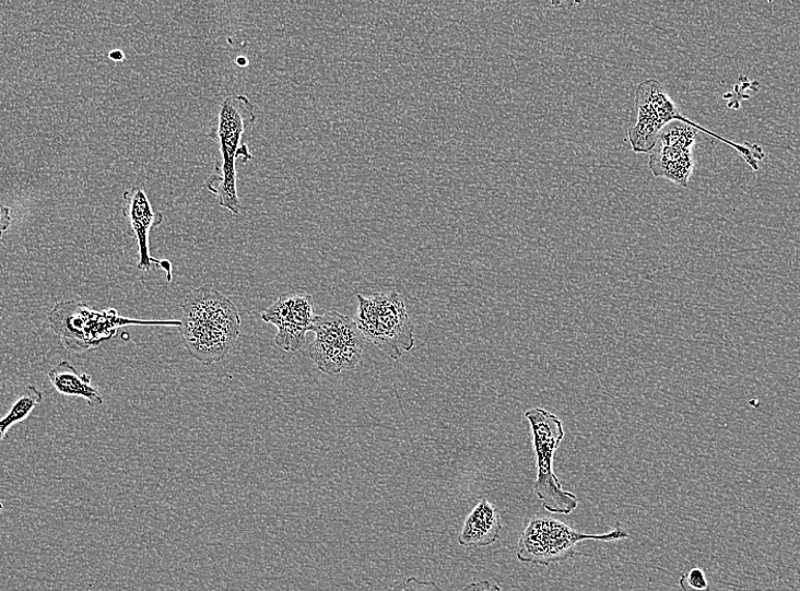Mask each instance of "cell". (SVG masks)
Listing matches in <instances>:
<instances>
[{
    "instance_id": "obj_3",
    "label": "cell",
    "mask_w": 800,
    "mask_h": 591,
    "mask_svg": "<svg viewBox=\"0 0 800 591\" xmlns=\"http://www.w3.org/2000/svg\"><path fill=\"white\" fill-rule=\"evenodd\" d=\"M636 123L627 130L628 142L635 153H649L661 130L672 121H681L707 135L719 139L720 142L737 151L754 172L760 170L758 162L764 158V152L760 146L749 143L737 144L684 117L659 81L649 79L639 83L636 91Z\"/></svg>"
},
{
    "instance_id": "obj_22",
    "label": "cell",
    "mask_w": 800,
    "mask_h": 591,
    "mask_svg": "<svg viewBox=\"0 0 800 591\" xmlns=\"http://www.w3.org/2000/svg\"><path fill=\"white\" fill-rule=\"evenodd\" d=\"M236 64L239 68H246L249 64V61L245 58V56H239V58L236 60Z\"/></svg>"
},
{
    "instance_id": "obj_11",
    "label": "cell",
    "mask_w": 800,
    "mask_h": 591,
    "mask_svg": "<svg viewBox=\"0 0 800 591\" xmlns=\"http://www.w3.org/2000/svg\"><path fill=\"white\" fill-rule=\"evenodd\" d=\"M503 529L499 511L487 499H481L468 516L459 536V544L468 548L494 545Z\"/></svg>"
},
{
    "instance_id": "obj_9",
    "label": "cell",
    "mask_w": 800,
    "mask_h": 591,
    "mask_svg": "<svg viewBox=\"0 0 800 591\" xmlns=\"http://www.w3.org/2000/svg\"><path fill=\"white\" fill-rule=\"evenodd\" d=\"M311 296L303 291L282 294L262 312L264 322L278 328L275 345L284 352H297L306 344L314 319Z\"/></svg>"
},
{
    "instance_id": "obj_6",
    "label": "cell",
    "mask_w": 800,
    "mask_h": 591,
    "mask_svg": "<svg viewBox=\"0 0 800 591\" xmlns=\"http://www.w3.org/2000/svg\"><path fill=\"white\" fill-rule=\"evenodd\" d=\"M525 416L530 424L536 458L533 492L546 511L568 516L578 509L579 498L564 490L554 472L555 453L565 436L562 421L557 415L539 407L528 410Z\"/></svg>"
},
{
    "instance_id": "obj_23",
    "label": "cell",
    "mask_w": 800,
    "mask_h": 591,
    "mask_svg": "<svg viewBox=\"0 0 800 591\" xmlns=\"http://www.w3.org/2000/svg\"><path fill=\"white\" fill-rule=\"evenodd\" d=\"M4 511V504L2 500H0V515H2Z\"/></svg>"
},
{
    "instance_id": "obj_14",
    "label": "cell",
    "mask_w": 800,
    "mask_h": 591,
    "mask_svg": "<svg viewBox=\"0 0 800 591\" xmlns=\"http://www.w3.org/2000/svg\"><path fill=\"white\" fill-rule=\"evenodd\" d=\"M699 132L691 125L672 121L661 130L656 144L681 151H694Z\"/></svg>"
},
{
    "instance_id": "obj_15",
    "label": "cell",
    "mask_w": 800,
    "mask_h": 591,
    "mask_svg": "<svg viewBox=\"0 0 800 591\" xmlns=\"http://www.w3.org/2000/svg\"><path fill=\"white\" fill-rule=\"evenodd\" d=\"M43 400V392L36 386L28 385L13 404L8 415L0 421L10 430L14 425L20 424V422L31 416Z\"/></svg>"
},
{
    "instance_id": "obj_17",
    "label": "cell",
    "mask_w": 800,
    "mask_h": 591,
    "mask_svg": "<svg viewBox=\"0 0 800 591\" xmlns=\"http://www.w3.org/2000/svg\"><path fill=\"white\" fill-rule=\"evenodd\" d=\"M389 591H443L436 582L421 581L417 578H410L399 583Z\"/></svg>"
},
{
    "instance_id": "obj_5",
    "label": "cell",
    "mask_w": 800,
    "mask_h": 591,
    "mask_svg": "<svg viewBox=\"0 0 800 591\" xmlns=\"http://www.w3.org/2000/svg\"><path fill=\"white\" fill-rule=\"evenodd\" d=\"M50 329L61 338L64 347L73 353H85L99 347L129 324L177 326L180 321H136L122 318L116 309L99 312L87 304L68 300L56 304L47 317Z\"/></svg>"
},
{
    "instance_id": "obj_2",
    "label": "cell",
    "mask_w": 800,
    "mask_h": 591,
    "mask_svg": "<svg viewBox=\"0 0 800 591\" xmlns=\"http://www.w3.org/2000/svg\"><path fill=\"white\" fill-rule=\"evenodd\" d=\"M257 120L254 104L245 95L227 96L221 104L217 123L210 131L209 138L217 146L215 175L211 176L205 188L215 194L222 209L234 215L242 212V202L237 188L238 159L243 164L254 159L249 147L243 142L245 132Z\"/></svg>"
},
{
    "instance_id": "obj_1",
    "label": "cell",
    "mask_w": 800,
    "mask_h": 591,
    "mask_svg": "<svg viewBox=\"0 0 800 591\" xmlns=\"http://www.w3.org/2000/svg\"><path fill=\"white\" fill-rule=\"evenodd\" d=\"M180 333L189 354L205 365L226 357L240 334L236 305L217 291H192L181 305Z\"/></svg>"
},
{
    "instance_id": "obj_19",
    "label": "cell",
    "mask_w": 800,
    "mask_h": 591,
    "mask_svg": "<svg viewBox=\"0 0 800 591\" xmlns=\"http://www.w3.org/2000/svg\"><path fill=\"white\" fill-rule=\"evenodd\" d=\"M11 223L12 216L10 208L0 205V239H2L5 232L10 228Z\"/></svg>"
},
{
    "instance_id": "obj_18",
    "label": "cell",
    "mask_w": 800,
    "mask_h": 591,
    "mask_svg": "<svg viewBox=\"0 0 800 591\" xmlns=\"http://www.w3.org/2000/svg\"><path fill=\"white\" fill-rule=\"evenodd\" d=\"M461 591H502V589L493 581L482 580L467 584Z\"/></svg>"
},
{
    "instance_id": "obj_10",
    "label": "cell",
    "mask_w": 800,
    "mask_h": 591,
    "mask_svg": "<svg viewBox=\"0 0 800 591\" xmlns=\"http://www.w3.org/2000/svg\"><path fill=\"white\" fill-rule=\"evenodd\" d=\"M122 214L128 223L129 235L137 241L138 263L141 271L151 272L155 265L166 273L168 283L173 281V265L168 261H160L151 256L150 235L153 228L160 227L164 215L154 211L149 196L141 187H133L123 193Z\"/></svg>"
},
{
    "instance_id": "obj_7",
    "label": "cell",
    "mask_w": 800,
    "mask_h": 591,
    "mask_svg": "<svg viewBox=\"0 0 800 591\" xmlns=\"http://www.w3.org/2000/svg\"><path fill=\"white\" fill-rule=\"evenodd\" d=\"M631 537L620 524L605 533H584L552 518H532L517 548L518 559L537 566H551L578 554V545L587 541L619 542Z\"/></svg>"
},
{
    "instance_id": "obj_8",
    "label": "cell",
    "mask_w": 800,
    "mask_h": 591,
    "mask_svg": "<svg viewBox=\"0 0 800 591\" xmlns=\"http://www.w3.org/2000/svg\"><path fill=\"white\" fill-rule=\"evenodd\" d=\"M310 331L316 338L308 355L321 373L336 376L358 367L365 340L352 318L334 311L317 316Z\"/></svg>"
},
{
    "instance_id": "obj_13",
    "label": "cell",
    "mask_w": 800,
    "mask_h": 591,
    "mask_svg": "<svg viewBox=\"0 0 800 591\" xmlns=\"http://www.w3.org/2000/svg\"><path fill=\"white\" fill-rule=\"evenodd\" d=\"M47 376L52 388L63 397L82 399L92 406L104 403L91 376L80 374L69 360L55 365Z\"/></svg>"
},
{
    "instance_id": "obj_12",
    "label": "cell",
    "mask_w": 800,
    "mask_h": 591,
    "mask_svg": "<svg viewBox=\"0 0 800 591\" xmlns=\"http://www.w3.org/2000/svg\"><path fill=\"white\" fill-rule=\"evenodd\" d=\"M648 154V167L654 177L664 178L684 188L689 187L695 168L693 151H681L656 144Z\"/></svg>"
},
{
    "instance_id": "obj_20",
    "label": "cell",
    "mask_w": 800,
    "mask_h": 591,
    "mask_svg": "<svg viewBox=\"0 0 800 591\" xmlns=\"http://www.w3.org/2000/svg\"><path fill=\"white\" fill-rule=\"evenodd\" d=\"M108 56L114 62H122L125 60V52L120 49L110 51Z\"/></svg>"
},
{
    "instance_id": "obj_4",
    "label": "cell",
    "mask_w": 800,
    "mask_h": 591,
    "mask_svg": "<svg viewBox=\"0 0 800 591\" xmlns=\"http://www.w3.org/2000/svg\"><path fill=\"white\" fill-rule=\"evenodd\" d=\"M355 324L364 340L398 360L415 346L414 324L405 299L397 292L356 295Z\"/></svg>"
},
{
    "instance_id": "obj_21",
    "label": "cell",
    "mask_w": 800,
    "mask_h": 591,
    "mask_svg": "<svg viewBox=\"0 0 800 591\" xmlns=\"http://www.w3.org/2000/svg\"><path fill=\"white\" fill-rule=\"evenodd\" d=\"M9 429L2 424V421H0V441H4L8 439Z\"/></svg>"
},
{
    "instance_id": "obj_16",
    "label": "cell",
    "mask_w": 800,
    "mask_h": 591,
    "mask_svg": "<svg viewBox=\"0 0 800 591\" xmlns=\"http://www.w3.org/2000/svg\"><path fill=\"white\" fill-rule=\"evenodd\" d=\"M679 586L682 591H707L709 587L706 574L699 568L684 574L679 579Z\"/></svg>"
}]
</instances>
